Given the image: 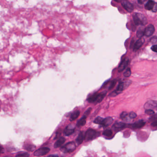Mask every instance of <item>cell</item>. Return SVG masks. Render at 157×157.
I'll return each mask as SVG.
<instances>
[{
    "label": "cell",
    "mask_w": 157,
    "mask_h": 157,
    "mask_svg": "<svg viewBox=\"0 0 157 157\" xmlns=\"http://www.w3.org/2000/svg\"><path fill=\"white\" fill-rule=\"evenodd\" d=\"M133 19L135 24L137 25H144L147 24V19L146 17L140 13H134L133 14Z\"/></svg>",
    "instance_id": "6da1fadb"
},
{
    "label": "cell",
    "mask_w": 157,
    "mask_h": 157,
    "mask_svg": "<svg viewBox=\"0 0 157 157\" xmlns=\"http://www.w3.org/2000/svg\"><path fill=\"white\" fill-rule=\"evenodd\" d=\"M100 135L99 132H97L95 129H89L85 133V140L86 141L93 140L96 138Z\"/></svg>",
    "instance_id": "7a4b0ae2"
},
{
    "label": "cell",
    "mask_w": 157,
    "mask_h": 157,
    "mask_svg": "<svg viewBox=\"0 0 157 157\" xmlns=\"http://www.w3.org/2000/svg\"><path fill=\"white\" fill-rule=\"evenodd\" d=\"M76 145L74 142L71 141L67 143L61 148V150L64 153H71L76 149Z\"/></svg>",
    "instance_id": "3957f363"
},
{
    "label": "cell",
    "mask_w": 157,
    "mask_h": 157,
    "mask_svg": "<svg viewBox=\"0 0 157 157\" xmlns=\"http://www.w3.org/2000/svg\"><path fill=\"white\" fill-rule=\"evenodd\" d=\"M131 83L132 82L131 81L129 80H126L121 81L119 83L116 90L121 92L125 89H127V88H128V87L131 84Z\"/></svg>",
    "instance_id": "277c9868"
},
{
    "label": "cell",
    "mask_w": 157,
    "mask_h": 157,
    "mask_svg": "<svg viewBox=\"0 0 157 157\" xmlns=\"http://www.w3.org/2000/svg\"><path fill=\"white\" fill-rule=\"evenodd\" d=\"M50 151V149L47 147H41L35 151L34 155L35 156L40 157L46 155Z\"/></svg>",
    "instance_id": "5b68a950"
},
{
    "label": "cell",
    "mask_w": 157,
    "mask_h": 157,
    "mask_svg": "<svg viewBox=\"0 0 157 157\" xmlns=\"http://www.w3.org/2000/svg\"><path fill=\"white\" fill-rule=\"evenodd\" d=\"M121 4L123 8L128 12H131L134 10V6L131 3L127 0H123L121 2Z\"/></svg>",
    "instance_id": "8992f818"
},
{
    "label": "cell",
    "mask_w": 157,
    "mask_h": 157,
    "mask_svg": "<svg viewBox=\"0 0 157 157\" xmlns=\"http://www.w3.org/2000/svg\"><path fill=\"white\" fill-rule=\"evenodd\" d=\"M75 127L74 125L70 124L67 125L64 130V134L66 136H69L72 135L75 132Z\"/></svg>",
    "instance_id": "52a82bcc"
},
{
    "label": "cell",
    "mask_w": 157,
    "mask_h": 157,
    "mask_svg": "<svg viewBox=\"0 0 157 157\" xmlns=\"http://www.w3.org/2000/svg\"><path fill=\"white\" fill-rule=\"evenodd\" d=\"M145 35L147 37H149L153 35L155 31V28L152 24H149L145 28Z\"/></svg>",
    "instance_id": "ba28073f"
},
{
    "label": "cell",
    "mask_w": 157,
    "mask_h": 157,
    "mask_svg": "<svg viewBox=\"0 0 157 157\" xmlns=\"http://www.w3.org/2000/svg\"><path fill=\"white\" fill-rule=\"evenodd\" d=\"M129 60L128 58H125L123 60V61L121 62L118 68V71L119 73L123 71L127 67L128 63H129Z\"/></svg>",
    "instance_id": "9c48e42d"
},
{
    "label": "cell",
    "mask_w": 157,
    "mask_h": 157,
    "mask_svg": "<svg viewBox=\"0 0 157 157\" xmlns=\"http://www.w3.org/2000/svg\"><path fill=\"white\" fill-rule=\"evenodd\" d=\"M145 40L143 38H141L139 39L138 40H137L135 43H134V46H133V50L134 51H137L139 48H140L144 42Z\"/></svg>",
    "instance_id": "30bf717a"
},
{
    "label": "cell",
    "mask_w": 157,
    "mask_h": 157,
    "mask_svg": "<svg viewBox=\"0 0 157 157\" xmlns=\"http://www.w3.org/2000/svg\"><path fill=\"white\" fill-rule=\"evenodd\" d=\"M146 124V122L143 120H140L131 125V127L134 129H140L143 127Z\"/></svg>",
    "instance_id": "8fae6325"
},
{
    "label": "cell",
    "mask_w": 157,
    "mask_h": 157,
    "mask_svg": "<svg viewBox=\"0 0 157 157\" xmlns=\"http://www.w3.org/2000/svg\"><path fill=\"white\" fill-rule=\"evenodd\" d=\"M113 119L112 117H109L104 119L101 125L103 127H107L113 123Z\"/></svg>",
    "instance_id": "7c38bea8"
},
{
    "label": "cell",
    "mask_w": 157,
    "mask_h": 157,
    "mask_svg": "<svg viewBox=\"0 0 157 157\" xmlns=\"http://www.w3.org/2000/svg\"><path fill=\"white\" fill-rule=\"evenodd\" d=\"M98 95H99V93L95 92V93H94L92 95H90L87 98V101L89 103H96Z\"/></svg>",
    "instance_id": "4fadbf2b"
},
{
    "label": "cell",
    "mask_w": 157,
    "mask_h": 157,
    "mask_svg": "<svg viewBox=\"0 0 157 157\" xmlns=\"http://www.w3.org/2000/svg\"><path fill=\"white\" fill-rule=\"evenodd\" d=\"M85 140V133L83 131H81L79 134L78 136L76 139V142L78 145H80L83 143Z\"/></svg>",
    "instance_id": "5bb4252c"
},
{
    "label": "cell",
    "mask_w": 157,
    "mask_h": 157,
    "mask_svg": "<svg viewBox=\"0 0 157 157\" xmlns=\"http://www.w3.org/2000/svg\"><path fill=\"white\" fill-rule=\"evenodd\" d=\"M145 108L147 109L157 108V102L153 101H148L145 104Z\"/></svg>",
    "instance_id": "9a60e30c"
},
{
    "label": "cell",
    "mask_w": 157,
    "mask_h": 157,
    "mask_svg": "<svg viewBox=\"0 0 157 157\" xmlns=\"http://www.w3.org/2000/svg\"><path fill=\"white\" fill-rule=\"evenodd\" d=\"M87 117L88 116L87 115L84 114V115H83L82 117L77 121V126L78 127H80L84 126L86 123V119Z\"/></svg>",
    "instance_id": "2e32d148"
},
{
    "label": "cell",
    "mask_w": 157,
    "mask_h": 157,
    "mask_svg": "<svg viewBox=\"0 0 157 157\" xmlns=\"http://www.w3.org/2000/svg\"><path fill=\"white\" fill-rule=\"evenodd\" d=\"M66 139L64 137H60L58 138V140L55 143L54 147L55 148H58L61 147V146L65 142Z\"/></svg>",
    "instance_id": "e0dca14e"
},
{
    "label": "cell",
    "mask_w": 157,
    "mask_h": 157,
    "mask_svg": "<svg viewBox=\"0 0 157 157\" xmlns=\"http://www.w3.org/2000/svg\"><path fill=\"white\" fill-rule=\"evenodd\" d=\"M155 2L153 0H149L145 5V9L147 10H152L153 9Z\"/></svg>",
    "instance_id": "ac0fdd59"
},
{
    "label": "cell",
    "mask_w": 157,
    "mask_h": 157,
    "mask_svg": "<svg viewBox=\"0 0 157 157\" xmlns=\"http://www.w3.org/2000/svg\"><path fill=\"white\" fill-rule=\"evenodd\" d=\"M80 114V111H78V110L74 111L70 115V120L71 121H73L76 120V119L78 118V117L79 116Z\"/></svg>",
    "instance_id": "d6986e66"
},
{
    "label": "cell",
    "mask_w": 157,
    "mask_h": 157,
    "mask_svg": "<svg viewBox=\"0 0 157 157\" xmlns=\"http://www.w3.org/2000/svg\"><path fill=\"white\" fill-rule=\"evenodd\" d=\"M126 126L125 123L123 122H117L113 126V128L115 129H123Z\"/></svg>",
    "instance_id": "ffe728a7"
},
{
    "label": "cell",
    "mask_w": 157,
    "mask_h": 157,
    "mask_svg": "<svg viewBox=\"0 0 157 157\" xmlns=\"http://www.w3.org/2000/svg\"><path fill=\"white\" fill-rule=\"evenodd\" d=\"M24 148L26 149L27 151L32 152L34 151L35 149H36V147L33 145H30V144H27V145H24Z\"/></svg>",
    "instance_id": "44dd1931"
},
{
    "label": "cell",
    "mask_w": 157,
    "mask_h": 157,
    "mask_svg": "<svg viewBox=\"0 0 157 157\" xmlns=\"http://www.w3.org/2000/svg\"><path fill=\"white\" fill-rule=\"evenodd\" d=\"M145 35V31L142 29H139L136 33V36L138 38H141Z\"/></svg>",
    "instance_id": "7402d4cb"
},
{
    "label": "cell",
    "mask_w": 157,
    "mask_h": 157,
    "mask_svg": "<svg viewBox=\"0 0 157 157\" xmlns=\"http://www.w3.org/2000/svg\"><path fill=\"white\" fill-rule=\"evenodd\" d=\"M113 134V131L110 129H107L103 131V135L105 136L110 137Z\"/></svg>",
    "instance_id": "603a6c76"
},
{
    "label": "cell",
    "mask_w": 157,
    "mask_h": 157,
    "mask_svg": "<svg viewBox=\"0 0 157 157\" xmlns=\"http://www.w3.org/2000/svg\"><path fill=\"white\" fill-rule=\"evenodd\" d=\"M30 154L28 153L24 152H19L16 155V157H29Z\"/></svg>",
    "instance_id": "cb8c5ba5"
},
{
    "label": "cell",
    "mask_w": 157,
    "mask_h": 157,
    "mask_svg": "<svg viewBox=\"0 0 157 157\" xmlns=\"http://www.w3.org/2000/svg\"><path fill=\"white\" fill-rule=\"evenodd\" d=\"M103 119H104L102 117H97L96 119H95V120L94 121V123H96V124L101 125V123L102 122Z\"/></svg>",
    "instance_id": "d4e9b609"
},
{
    "label": "cell",
    "mask_w": 157,
    "mask_h": 157,
    "mask_svg": "<svg viewBox=\"0 0 157 157\" xmlns=\"http://www.w3.org/2000/svg\"><path fill=\"white\" fill-rule=\"evenodd\" d=\"M131 74V70L130 69L128 68L123 73V76L126 77H129L130 76Z\"/></svg>",
    "instance_id": "484cf974"
},
{
    "label": "cell",
    "mask_w": 157,
    "mask_h": 157,
    "mask_svg": "<svg viewBox=\"0 0 157 157\" xmlns=\"http://www.w3.org/2000/svg\"><path fill=\"white\" fill-rule=\"evenodd\" d=\"M120 93H121V92H120L119 91L116 90H114V91L112 92V93H111V94L109 95V96H116V95H119V94H120Z\"/></svg>",
    "instance_id": "4316f807"
},
{
    "label": "cell",
    "mask_w": 157,
    "mask_h": 157,
    "mask_svg": "<svg viewBox=\"0 0 157 157\" xmlns=\"http://www.w3.org/2000/svg\"><path fill=\"white\" fill-rule=\"evenodd\" d=\"M116 83H117V80H116V79L114 80H113V81L111 82L110 85V86H109V90H111L112 89H113V88L114 87V86H115V85L116 84Z\"/></svg>",
    "instance_id": "83f0119b"
},
{
    "label": "cell",
    "mask_w": 157,
    "mask_h": 157,
    "mask_svg": "<svg viewBox=\"0 0 157 157\" xmlns=\"http://www.w3.org/2000/svg\"><path fill=\"white\" fill-rule=\"evenodd\" d=\"M145 112L146 114H147L148 115H153V114H154V112L153 110L150 109L146 110Z\"/></svg>",
    "instance_id": "f1b7e54d"
},
{
    "label": "cell",
    "mask_w": 157,
    "mask_h": 157,
    "mask_svg": "<svg viewBox=\"0 0 157 157\" xmlns=\"http://www.w3.org/2000/svg\"><path fill=\"white\" fill-rule=\"evenodd\" d=\"M137 117L136 114L133 112H131L129 114V117L131 119H134Z\"/></svg>",
    "instance_id": "f546056e"
},
{
    "label": "cell",
    "mask_w": 157,
    "mask_h": 157,
    "mask_svg": "<svg viewBox=\"0 0 157 157\" xmlns=\"http://www.w3.org/2000/svg\"><path fill=\"white\" fill-rule=\"evenodd\" d=\"M127 115H128V113L127 112H123L120 114V118L121 119H125V117H127Z\"/></svg>",
    "instance_id": "4dcf8cb0"
},
{
    "label": "cell",
    "mask_w": 157,
    "mask_h": 157,
    "mask_svg": "<svg viewBox=\"0 0 157 157\" xmlns=\"http://www.w3.org/2000/svg\"><path fill=\"white\" fill-rule=\"evenodd\" d=\"M152 50L154 52L157 53V45H154L151 47Z\"/></svg>",
    "instance_id": "1f68e13d"
},
{
    "label": "cell",
    "mask_w": 157,
    "mask_h": 157,
    "mask_svg": "<svg viewBox=\"0 0 157 157\" xmlns=\"http://www.w3.org/2000/svg\"><path fill=\"white\" fill-rule=\"evenodd\" d=\"M152 11L153 12H157V3H155V5L154 6L153 9L152 10Z\"/></svg>",
    "instance_id": "d6a6232c"
},
{
    "label": "cell",
    "mask_w": 157,
    "mask_h": 157,
    "mask_svg": "<svg viewBox=\"0 0 157 157\" xmlns=\"http://www.w3.org/2000/svg\"><path fill=\"white\" fill-rule=\"evenodd\" d=\"M61 131H59L58 132V131H57V132H56V136H55V139H56L57 138H60V135H61Z\"/></svg>",
    "instance_id": "836d02e7"
},
{
    "label": "cell",
    "mask_w": 157,
    "mask_h": 157,
    "mask_svg": "<svg viewBox=\"0 0 157 157\" xmlns=\"http://www.w3.org/2000/svg\"><path fill=\"white\" fill-rule=\"evenodd\" d=\"M151 42L153 43H155V42H157V37L154 36L153 37V38H152L151 39Z\"/></svg>",
    "instance_id": "e575fe53"
},
{
    "label": "cell",
    "mask_w": 157,
    "mask_h": 157,
    "mask_svg": "<svg viewBox=\"0 0 157 157\" xmlns=\"http://www.w3.org/2000/svg\"><path fill=\"white\" fill-rule=\"evenodd\" d=\"M151 125L153 127H157V121H155L153 123H152Z\"/></svg>",
    "instance_id": "d590c367"
},
{
    "label": "cell",
    "mask_w": 157,
    "mask_h": 157,
    "mask_svg": "<svg viewBox=\"0 0 157 157\" xmlns=\"http://www.w3.org/2000/svg\"><path fill=\"white\" fill-rule=\"evenodd\" d=\"M3 148L2 147V146H1V153H3V152H2V151H3Z\"/></svg>",
    "instance_id": "8d00e7d4"
},
{
    "label": "cell",
    "mask_w": 157,
    "mask_h": 157,
    "mask_svg": "<svg viewBox=\"0 0 157 157\" xmlns=\"http://www.w3.org/2000/svg\"><path fill=\"white\" fill-rule=\"evenodd\" d=\"M115 2H122V0H114Z\"/></svg>",
    "instance_id": "74e56055"
},
{
    "label": "cell",
    "mask_w": 157,
    "mask_h": 157,
    "mask_svg": "<svg viewBox=\"0 0 157 157\" xmlns=\"http://www.w3.org/2000/svg\"><path fill=\"white\" fill-rule=\"evenodd\" d=\"M49 156H58V155H55V154H54V155H49Z\"/></svg>",
    "instance_id": "f35d334b"
}]
</instances>
